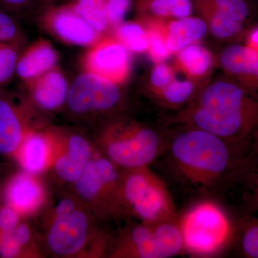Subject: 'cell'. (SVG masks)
Segmentation results:
<instances>
[{
  "mask_svg": "<svg viewBox=\"0 0 258 258\" xmlns=\"http://www.w3.org/2000/svg\"><path fill=\"white\" fill-rule=\"evenodd\" d=\"M3 198L5 204L23 217L35 215L48 203L46 187L40 176L23 170L10 178L5 185Z\"/></svg>",
  "mask_w": 258,
  "mask_h": 258,
  "instance_id": "8fae6325",
  "label": "cell"
},
{
  "mask_svg": "<svg viewBox=\"0 0 258 258\" xmlns=\"http://www.w3.org/2000/svg\"><path fill=\"white\" fill-rule=\"evenodd\" d=\"M23 217L18 210L8 204L0 205V234L14 230Z\"/></svg>",
  "mask_w": 258,
  "mask_h": 258,
  "instance_id": "83f0119b",
  "label": "cell"
},
{
  "mask_svg": "<svg viewBox=\"0 0 258 258\" xmlns=\"http://www.w3.org/2000/svg\"><path fill=\"white\" fill-rule=\"evenodd\" d=\"M166 154L180 179L212 196L225 192L253 166L220 137L193 127L172 137Z\"/></svg>",
  "mask_w": 258,
  "mask_h": 258,
  "instance_id": "6da1fadb",
  "label": "cell"
},
{
  "mask_svg": "<svg viewBox=\"0 0 258 258\" xmlns=\"http://www.w3.org/2000/svg\"><path fill=\"white\" fill-rule=\"evenodd\" d=\"M43 217L41 249L57 257H80L97 240L98 218L74 194L64 193L51 204Z\"/></svg>",
  "mask_w": 258,
  "mask_h": 258,
  "instance_id": "3957f363",
  "label": "cell"
},
{
  "mask_svg": "<svg viewBox=\"0 0 258 258\" xmlns=\"http://www.w3.org/2000/svg\"><path fill=\"white\" fill-rule=\"evenodd\" d=\"M122 171L119 166L96 149L81 175L71 184V192L82 202L98 220L119 217Z\"/></svg>",
  "mask_w": 258,
  "mask_h": 258,
  "instance_id": "8992f818",
  "label": "cell"
},
{
  "mask_svg": "<svg viewBox=\"0 0 258 258\" xmlns=\"http://www.w3.org/2000/svg\"><path fill=\"white\" fill-rule=\"evenodd\" d=\"M250 42L251 44L256 47L255 50H258V28L251 34Z\"/></svg>",
  "mask_w": 258,
  "mask_h": 258,
  "instance_id": "e575fe53",
  "label": "cell"
},
{
  "mask_svg": "<svg viewBox=\"0 0 258 258\" xmlns=\"http://www.w3.org/2000/svg\"><path fill=\"white\" fill-rule=\"evenodd\" d=\"M49 20L54 31L70 43L79 45H94L98 34L71 5L53 8L49 12Z\"/></svg>",
  "mask_w": 258,
  "mask_h": 258,
  "instance_id": "4fadbf2b",
  "label": "cell"
},
{
  "mask_svg": "<svg viewBox=\"0 0 258 258\" xmlns=\"http://www.w3.org/2000/svg\"><path fill=\"white\" fill-rule=\"evenodd\" d=\"M129 57L123 45L111 40L96 42L85 59L88 72L116 83L124 80L128 71Z\"/></svg>",
  "mask_w": 258,
  "mask_h": 258,
  "instance_id": "7c38bea8",
  "label": "cell"
},
{
  "mask_svg": "<svg viewBox=\"0 0 258 258\" xmlns=\"http://www.w3.org/2000/svg\"><path fill=\"white\" fill-rule=\"evenodd\" d=\"M28 130L21 114L11 102L0 98V154L14 156Z\"/></svg>",
  "mask_w": 258,
  "mask_h": 258,
  "instance_id": "9a60e30c",
  "label": "cell"
},
{
  "mask_svg": "<svg viewBox=\"0 0 258 258\" xmlns=\"http://www.w3.org/2000/svg\"><path fill=\"white\" fill-rule=\"evenodd\" d=\"M67 83L59 71L52 70L42 74L34 86V101L46 111H55L67 100Z\"/></svg>",
  "mask_w": 258,
  "mask_h": 258,
  "instance_id": "2e32d148",
  "label": "cell"
},
{
  "mask_svg": "<svg viewBox=\"0 0 258 258\" xmlns=\"http://www.w3.org/2000/svg\"><path fill=\"white\" fill-rule=\"evenodd\" d=\"M32 0H0V4L9 9L18 10L28 6Z\"/></svg>",
  "mask_w": 258,
  "mask_h": 258,
  "instance_id": "836d02e7",
  "label": "cell"
},
{
  "mask_svg": "<svg viewBox=\"0 0 258 258\" xmlns=\"http://www.w3.org/2000/svg\"><path fill=\"white\" fill-rule=\"evenodd\" d=\"M215 10L243 23L248 16V6L244 0H202Z\"/></svg>",
  "mask_w": 258,
  "mask_h": 258,
  "instance_id": "d4e9b609",
  "label": "cell"
},
{
  "mask_svg": "<svg viewBox=\"0 0 258 258\" xmlns=\"http://www.w3.org/2000/svg\"><path fill=\"white\" fill-rule=\"evenodd\" d=\"M44 1L45 2V3H51L55 1V0H44Z\"/></svg>",
  "mask_w": 258,
  "mask_h": 258,
  "instance_id": "d590c367",
  "label": "cell"
},
{
  "mask_svg": "<svg viewBox=\"0 0 258 258\" xmlns=\"http://www.w3.org/2000/svg\"><path fill=\"white\" fill-rule=\"evenodd\" d=\"M144 4L157 16L179 19L189 17L193 9L191 0H144Z\"/></svg>",
  "mask_w": 258,
  "mask_h": 258,
  "instance_id": "44dd1931",
  "label": "cell"
},
{
  "mask_svg": "<svg viewBox=\"0 0 258 258\" xmlns=\"http://www.w3.org/2000/svg\"><path fill=\"white\" fill-rule=\"evenodd\" d=\"M57 61V53L46 42L32 47L18 61L17 73L20 77L31 79L53 69Z\"/></svg>",
  "mask_w": 258,
  "mask_h": 258,
  "instance_id": "ac0fdd59",
  "label": "cell"
},
{
  "mask_svg": "<svg viewBox=\"0 0 258 258\" xmlns=\"http://www.w3.org/2000/svg\"><path fill=\"white\" fill-rule=\"evenodd\" d=\"M172 137L154 129L125 121H115L97 136L96 150L122 169L149 166L166 155Z\"/></svg>",
  "mask_w": 258,
  "mask_h": 258,
  "instance_id": "277c9868",
  "label": "cell"
},
{
  "mask_svg": "<svg viewBox=\"0 0 258 258\" xmlns=\"http://www.w3.org/2000/svg\"><path fill=\"white\" fill-rule=\"evenodd\" d=\"M148 47L156 61L164 60L169 55V50L160 35L152 32L148 36Z\"/></svg>",
  "mask_w": 258,
  "mask_h": 258,
  "instance_id": "f546056e",
  "label": "cell"
},
{
  "mask_svg": "<svg viewBox=\"0 0 258 258\" xmlns=\"http://www.w3.org/2000/svg\"><path fill=\"white\" fill-rule=\"evenodd\" d=\"M242 245L247 255L258 258V223L251 226L245 231L242 237Z\"/></svg>",
  "mask_w": 258,
  "mask_h": 258,
  "instance_id": "4dcf8cb0",
  "label": "cell"
},
{
  "mask_svg": "<svg viewBox=\"0 0 258 258\" xmlns=\"http://www.w3.org/2000/svg\"><path fill=\"white\" fill-rule=\"evenodd\" d=\"M118 35L126 46L134 52H142L148 48V36L137 24L131 23L122 25Z\"/></svg>",
  "mask_w": 258,
  "mask_h": 258,
  "instance_id": "cb8c5ba5",
  "label": "cell"
},
{
  "mask_svg": "<svg viewBox=\"0 0 258 258\" xmlns=\"http://www.w3.org/2000/svg\"><path fill=\"white\" fill-rule=\"evenodd\" d=\"M116 83L92 73L76 78L68 91V108L74 114L103 113L114 108L120 101Z\"/></svg>",
  "mask_w": 258,
  "mask_h": 258,
  "instance_id": "30bf717a",
  "label": "cell"
},
{
  "mask_svg": "<svg viewBox=\"0 0 258 258\" xmlns=\"http://www.w3.org/2000/svg\"><path fill=\"white\" fill-rule=\"evenodd\" d=\"M179 224L184 242V252L194 255L218 253L230 234L228 221L217 204L204 201L194 205Z\"/></svg>",
  "mask_w": 258,
  "mask_h": 258,
  "instance_id": "ba28073f",
  "label": "cell"
},
{
  "mask_svg": "<svg viewBox=\"0 0 258 258\" xmlns=\"http://www.w3.org/2000/svg\"><path fill=\"white\" fill-rule=\"evenodd\" d=\"M119 217H132L147 224L179 220L170 191L149 166L122 171Z\"/></svg>",
  "mask_w": 258,
  "mask_h": 258,
  "instance_id": "5b68a950",
  "label": "cell"
},
{
  "mask_svg": "<svg viewBox=\"0 0 258 258\" xmlns=\"http://www.w3.org/2000/svg\"><path fill=\"white\" fill-rule=\"evenodd\" d=\"M17 64L16 52L10 47L0 45V83L10 79Z\"/></svg>",
  "mask_w": 258,
  "mask_h": 258,
  "instance_id": "f1b7e54d",
  "label": "cell"
},
{
  "mask_svg": "<svg viewBox=\"0 0 258 258\" xmlns=\"http://www.w3.org/2000/svg\"><path fill=\"white\" fill-rule=\"evenodd\" d=\"M132 0H106L107 21L111 25L123 21L131 7Z\"/></svg>",
  "mask_w": 258,
  "mask_h": 258,
  "instance_id": "4316f807",
  "label": "cell"
},
{
  "mask_svg": "<svg viewBox=\"0 0 258 258\" xmlns=\"http://www.w3.org/2000/svg\"><path fill=\"white\" fill-rule=\"evenodd\" d=\"M70 5L97 32L106 30L108 25L106 0H74Z\"/></svg>",
  "mask_w": 258,
  "mask_h": 258,
  "instance_id": "ffe728a7",
  "label": "cell"
},
{
  "mask_svg": "<svg viewBox=\"0 0 258 258\" xmlns=\"http://www.w3.org/2000/svg\"><path fill=\"white\" fill-rule=\"evenodd\" d=\"M234 83L217 82L184 115L189 127L217 136L246 159L258 154V96Z\"/></svg>",
  "mask_w": 258,
  "mask_h": 258,
  "instance_id": "7a4b0ae2",
  "label": "cell"
},
{
  "mask_svg": "<svg viewBox=\"0 0 258 258\" xmlns=\"http://www.w3.org/2000/svg\"><path fill=\"white\" fill-rule=\"evenodd\" d=\"M51 139L50 132L30 131L17 151V158L23 170L34 175L47 172L50 165Z\"/></svg>",
  "mask_w": 258,
  "mask_h": 258,
  "instance_id": "5bb4252c",
  "label": "cell"
},
{
  "mask_svg": "<svg viewBox=\"0 0 258 258\" xmlns=\"http://www.w3.org/2000/svg\"><path fill=\"white\" fill-rule=\"evenodd\" d=\"M179 59L189 74L195 76L206 72L212 62L208 51L198 45H190L181 50Z\"/></svg>",
  "mask_w": 258,
  "mask_h": 258,
  "instance_id": "7402d4cb",
  "label": "cell"
},
{
  "mask_svg": "<svg viewBox=\"0 0 258 258\" xmlns=\"http://www.w3.org/2000/svg\"><path fill=\"white\" fill-rule=\"evenodd\" d=\"M172 79L170 69L164 64H158L153 70L151 81L154 86L164 88L169 84Z\"/></svg>",
  "mask_w": 258,
  "mask_h": 258,
  "instance_id": "1f68e13d",
  "label": "cell"
},
{
  "mask_svg": "<svg viewBox=\"0 0 258 258\" xmlns=\"http://www.w3.org/2000/svg\"><path fill=\"white\" fill-rule=\"evenodd\" d=\"M183 252L179 222H130L112 244L110 257L169 258Z\"/></svg>",
  "mask_w": 258,
  "mask_h": 258,
  "instance_id": "52a82bcc",
  "label": "cell"
},
{
  "mask_svg": "<svg viewBox=\"0 0 258 258\" xmlns=\"http://www.w3.org/2000/svg\"><path fill=\"white\" fill-rule=\"evenodd\" d=\"M51 161L48 172L57 183L72 184L77 181L93 157L96 147L79 132L49 131Z\"/></svg>",
  "mask_w": 258,
  "mask_h": 258,
  "instance_id": "9c48e42d",
  "label": "cell"
},
{
  "mask_svg": "<svg viewBox=\"0 0 258 258\" xmlns=\"http://www.w3.org/2000/svg\"><path fill=\"white\" fill-rule=\"evenodd\" d=\"M206 31V23L201 19L189 17L179 19L169 25L166 46L171 52H179L201 39Z\"/></svg>",
  "mask_w": 258,
  "mask_h": 258,
  "instance_id": "d6986e66",
  "label": "cell"
},
{
  "mask_svg": "<svg viewBox=\"0 0 258 258\" xmlns=\"http://www.w3.org/2000/svg\"><path fill=\"white\" fill-rule=\"evenodd\" d=\"M212 12L210 28L215 36L226 38L233 36L242 29V23L231 17L227 16L221 12L215 10L205 2L200 0Z\"/></svg>",
  "mask_w": 258,
  "mask_h": 258,
  "instance_id": "603a6c76",
  "label": "cell"
},
{
  "mask_svg": "<svg viewBox=\"0 0 258 258\" xmlns=\"http://www.w3.org/2000/svg\"><path fill=\"white\" fill-rule=\"evenodd\" d=\"M220 60L229 72L252 81L258 88V50L243 45H231L222 52Z\"/></svg>",
  "mask_w": 258,
  "mask_h": 258,
  "instance_id": "e0dca14e",
  "label": "cell"
},
{
  "mask_svg": "<svg viewBox=\"0 0 258 258\" xmlns=\"http://www.w3.org/2000/svg\"><path fill=\"white\" fill-rule=\"evenodd\" d=\"M193 91V84L189 81H174L163 88L162 95L168 103L178 106L187 101Z\"/></svg>",
  "mask_w": 258,
  "mask_h": 258,
  "instance_id": "484cf974",
  "label": "cell"
},
{
  "mask_svg": "<svg viewBox=\"0 0 258 258\" xmlns=\"http://www.w3.org/2000/svg\"><path fill=\"white\" fill-rule=\"evenodd\" d=\"M16 34L14 22L8 15L0 11V42L12 40Z\"/></svg>",
  "mask_w": 258,
  "mask_h": 258,
  "instance_id": "d6a6232c",
  "label": "cell"
}]
</instances>
